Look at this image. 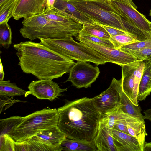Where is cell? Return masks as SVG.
<instances>
[{
    "mask_svg": "<svg viewBox=\"0 0 151 151\" xmlns=\"http://www.w3.org/2000/svg\"><path fill=\"white\" fill-rule=\"evenodd\" d=\"M53 6L70 14L82 25L86 23L99 24L79 10L68 0H56Z\"/></svg>",
    "mask_w": 151,
    "mask_h": 151,
    "instance_id": "obj_19",
    "label": "cell"
},
{
    "mask_svg": "<svg viewBox=\"0 0 151 151\" xmlns=\"http://www.w3.org/2000/svg\"><path fill=\"white\" fill-rule=\"evenodd\" d=\"M110 9L143 31L151 34V22L138 11L132 0H106Z\"/></svg>",
    "mask_w": 151,
    "mask_h": 151,
    "instance_id": "obj_7",
    "label": "cell"
},
{
    "mask_svg": "<svg viewBox=\"0 0 151 151\" xmlns=\"http://www.w3.org/2000/svg\"><path fill=\"white\" fill-rule=\"evenodd\" d=\"M77 40L97 52L107 59L108 62L121 67L137 60L131 54L119 49L102 45L86 40Z\"/></svg>",
    "mask_w": 151,
    "mask_h": 151,
    "instance_id": "obj_12",
    "label": "cell"
},
{
    "mask_svg": "<svg viewBox=\"0 0 151 151\" xmlns=\"http://www.w3.org/2000/svg\"><path fill=\"white\" fill-rule=\"evenodd\" d=\"M143 151H151V142H145L143 148Z\"/></svg>",
    "mask_w": 151,
    "mask_h": 151,
    "instance_id": "obj_38",
    "label": "cell"
},
{
    "mask_svg": "<svg viewBox=\"0 0 151 151\" xmlns=\"http://www.w3.org/2000/svg\"><path fill=\"white\" fill-rule=\"evenodd\" d=\"M0 61V81H3L4 80L5 73H4L3 67L1 58Z\"/></svg>",
    "mask_w": 151,
    "mask_h": 151,
    "instance_id": "obj_37",
    "label": "cell"
},
{
    "mask_svg": "<svg viewBox=\"0 0 151 151\" xmlns=\"http://www.w3.org/2000/svg\"><path fill=\"white\" fill-rule=\"evenodd\" d=\"M66 138L58 126L43 130L26 142L29 151H61V144Z\"/></svg>",
    "mask_w": 151,
    "mask_h": 151,
    "instance_id": "obj_9",
    "label": "cell"
},
{
    "mask_svg": "<svg viewBox=\"0 0 151 151\" xmlns=\"http://www.w3.org/2000/svg\"><path fill=\"white\" fill-rule=\"evenodd\" d=\"M58 109L45 108L23 117L20 123L9 134L15 142L27 141L37 133L58 126Z\"/></svg>",
    "mask_w": 151,
    "mask_h": 151,
    "instance_id": "obj_5",
    "label": "cell"
},
{
    "mask_svg": "<svg viewBox=\"0 0 151 151\" xmlns=\"http://www.w3.org/2000/svg\"><path fill=\"white\" fill-rule=\"evenodd\" d=\"M109 40L115 48L118 49L123 46L139 41L134 37L128 34L120 35L111 37Z\"/></svg>",
    "mask_w": 151,
    "mask_h": 151,
    "instance_id": "obj_29",
    "label": "cell"
},
{
    "mask_svg": "<svg viewBox=\"0 0 151 151\" xmlns=\"http://www.w3.org/2000/svg\"><path fill=\"white\" fill-rule=\"evenodd\" d=\"M129 121H136L129 120H122L118 121L115 123L113 128L129 134L127 127V123Z\"/></svg>",
    "mask_w": 151,
    "mask_h": 151,
    "instance_id": "obj_34",
    "label": "cell"
},
{
    "mask_svg": "<svg viewBox=\"0 0 151 151\" xmlns=\"http://www.w3.org/2000/svg\"><path fill=\"white\" fill-rule=\"evenodd\" d=\"M145 62L143 73L140 82L137 95V100H145L151 92V60Z\"/></svg>",
    "mask_w": 151,
    "mask_h": 151,
    "instance_id": "obj_20",
    "label": "cell"
},
{
    "mask_svg": "<svg viewBox=\"0 0 151 151\" xmlns=\"http://www.w3.org/2000/svg\"><path fill=\"white\" fill-rule=\"evenodd\" d=\"M47 0H17L13 13L16 20L42 14L47 7Z\"/></svg>",
    "mask_w": 151,
    "mask_h": 151,
    "instance_id": "obj_15",
    "label": "cell"
},
{
    "mask_svg": "<svg viewBox=\"0 0 151 151\" xmlns=\"http://www.w3.org/2000/svg\"><path fill=\"white\" fill-rule=\"evenodd\" d=\"M144 65L143 60H137L122 66L123 91L136 106L139 105L137 100L139 86Z\"/></svg>",
    "mask_w": 151,
    "mask_h": 151,
    "instance_id": "obj_8",
    "label": "cell"
},
{
    "mask_svg": "<svg viewBox=\"0 0 151 151\" xmlns=\"http://www.w3.org/2000/svg\"><path fill=\"white\" fill-rule=\"evenodd\" d=\"M82 0V1H91L95 2H103L106 0Z\"/></svg>",
    "mask_w": 151,
    "mask_h": 151,
    "instance_id": "obj_39",
    "label": "cell"
},
{
    "mask_svg": "<svg viewBox=\"0 0 151 151\" xmlns=\"http://www.w3.org/2000/svg\"><path fill=\"white\" fill-rule=\"evenodd\" d=\"M122 78L118 80L113 78L107 89L93 98L96 108L102 115L122 105Z\"/></svg>",
    "mask_w": 151,
    "mask_h": 151,
    "instance_id": "obj_10",
    "label": "cell"
},
{
    "mask_svg": "<svg viewBox=\"0 0 151 151\" xmlns=\"http://www.w3.org/2000/svg\"><path fill=\"white\" fill-rule=\"evenodd\" d=\"M3 0H0V2H2V1Z\"/></svg>",
    "mask_w": 151,
    "mask_h": 151,
    "instance_id": "obj_41",
    "label": "cell"
},
{
    "mask_svg": "<svg viewBox=\"0 0 151 151\" xmlns=\"http://www.w3.org/2000/svg\"><path fill=\"white\" fill-rule=\"evenodd\" d=\"M42 14L47 19L56 23L76 36L82 28V25L72 16L54 6L46 7Z\"/></svg>",
    "mask_w": 151,
    "mask_h": 151,
    "instance_id": "obj_14",
    "label": "cell"
},
{
    "mask_svg": "<svg viewBox=\"0 0 151 151\" xmlns=\"http://www.w3.org/2000/svg\"><path fill=\"white\" fill-rule=\"evenodd\" d=\"M78 34L86 35L109 39L111 36L101 25L98 24L84 23Z\"/></svg>",
    "mask_w": 151,
    "mask_h": 151,
    "instance_id": "obj_24",
    "label": "cell"
},
{
    "mask_svg": "<svg viewBox=\"0 0 151 151\" xmlns=\"http://www.w3.org/2000/svg\"><path fill=\"white\" fill-rule=\"evenodd\" d=\"M126 52L131 54L137 60L144 61L151 58V48H143Z\"/></svg>",
    "mask_w": 151,
    "mask_h": 151,
    "instance_id": "obj_33",
    "label": "cell"
},
{
    "mask_svg": "<svg viewBox=\"0 0 151 151\" xmlns=\"http://www.w3.org/2000/svg\"><path fill=\"white\" fill-rule=\"evenodd\" d=\"M149 15L151 16V9L150 11Z\"/></svg>",
    "mask_w": 151,
    "mask_h": 151,
    "instance_id": "obj_40",
    "label": "cell"
},
{
    "mask_svg": "<svg viewBox=\"0 0 151 151\" xmlns=\"http://www.w3.org/2000/svg\"><path fill=\"white\" fill-rule=\"evenodd\" d=\"M101 25L107 32L111 37L122 34L129 35L124 32L116 28L107 26Z\"/></svg>",
    "mask_w": 151,
    "mask_h": 151,
    "instance_id": "obj_35",
    "label": "cell"
},
{
    "mask_svg": "<svg viewBox=\"0 0 151 151\" xmlns=\"http://www.w3.org/2000/svg\"><path fill=\"white\" fill-rule=\"evenodd\" d=\"M17 0H4L0 2V24L8 22L13 13Z\"/></svg>",
    "mask_w": 151,
    "mask_h": 151,
    "instance_id": "obj_26",
    "label": "cell"
},
{
    "mask_svg": "<svg viewBox=\"0 0 151 151\" xmlns=\"http://www.w3.org/2000/svg\"><path fill=\"white\" fill-rule=\"evenodd\" d=\"M121 106L102 114L99 122L98 129L105 127L112 129L115 123L120 120L139 121L124 113L121 109Z\"/></svg>",
    "mask_w": 151,
    "mask_h": 151,
    "instance_id": "obj_18",
    "label": "cell"
},
{
    "mask_svg": "<svg viewBox=\"0 0 151 151\" xmlns=\"http://www.w3.org/2000/svg\"><path fill=\"white\" fill-rule=\"evenodd\" d=\"M151 48V39L137 42L123 46L119 49L127 52L131 51L137 50L140 49Z\"/></svg>",
    "mask_w": 151,
    "mask_h": 151,
    "instance_id": "obj_32",
    "label": "cell"
},
{
    "mask_svg": "<svg viewBox=\"0 0 151 151\" xmlns=\"http://www.w3.org/2000/svg\"><path fill=\"white\" fill-rule=\"evenodd\" d=\"M28 88L30 94L41 99L52 101L61 93L67 90V88H62L52 79H39L32 81Z\"/></svg>",
    "mask_w": 151,
    "mask_h": 151,
    "instance_id": "obj_13",
    "label": "cell"
},
{
    "mask_svg": "<svg viewBox=\"0 0 151 151\" xmlns=\"http://www.w3.org/2000/svg\"><path fill=\"white\" fill-rule=\"evenodd\" d=\"M0 151H15V142L9 134L0 135Z\"/></svg>",
    "mask_w": 151,
    "mask_h": 151,
    "instance_id": "obj_31",
    "label": "cell"
},
{
    "mask_svg": "<svg viewBox=\"0 0 151 151\" xmlns=\"http://www.w3.org/2000/svg\"><path fill=\"white\" fill-rule=\"evenodd\" d=\"M77 9L101 25L122 31L138 39L142 31L128 20L111 10L106 1L103 2L68 0Z\"/></svg>",
    "mask_w": 151,
    "mask_h": 151,
    "instance_id": "obj_3",
    "label": "cell"
},
{
    "mask_svg": "<svg viewBox=\"0 0 151 151\" xmlns=\"http://www.w3.org/2000/svg\"><path fill=\"white\" fill-rule=\"evenodd\" d=\"M112 129L106 127L98 129L93 140L97 151H117L114 143Z\"/></svg>",
    "mask_w": 151,
    "mask_h": 151,
    "instance_id": "obj_17",
    "label": "cell"
},
{
    "mask_svg": "<svg viewBox=\"0 0 151 151\" xmlns=\"http://www.w3.org/2000/svg\"><path fill=\"white\" fill-rule=\"evenodd\" d=\"M76 40L81 39L87 40L106 47L115 48L109 39H104L92 36L78 34L75 36Z\"/></svg>",
    "mask_w": 151,
    "mask_h": 151,
    "instance_id": "obj_30",
    "label": "cell"
},
{
    "mask_svg": "<svg viewBox=\"0 0 151 151\" xmlns=\"http://www.w3.org/2000/svg\"><path fill=\"white\" fill-rule=\"evenodd\" d=\"M121 103L122 105L121 109L124 113L137 120L145 121L144 116L141 113L139 105L136 106L133 104L123 91L121 96Z\"/></svg>",
    "mask_w": 151,
    "mask_h": 151,
    "instance_id": "obj_23",
    "label": "cell"
},
{
    "mask_svg": "<svg viewBox=\"0 0 151 151\" xmlns=\"http://www.w3.org/2000/svg\"><path fill=\"white\" fill-rule=\"evenodd\" d=\"M143 113L145 114V119L151 121V108L144 110Z\"/></svg>",
    "mask_w": 151,
    "mask_h": 151,
    "instance_id": "obj_36",
    "label": "cell"
},
{
    "mask_svg": "<svg viewBox=\"0 0 151 151\" xmlns=\"http://www.w3.org/2000/svg\"><path fill=\"white\" fill-rule=\"evenodd\" d=\"M30 94L27 91L18 87L15 83H11L10 80L0 81V95L14 96L24 95L26 97Z\"/></svg>",
    "mask_w": 151,
    "mask_h": 151,
    "instance_id": "obj_25",
    "label": "cell"
},
{
    "mask_svg": "<svg viewBox=\"0 0 151 151\" xmlns=\"http://www.w3.org/2000/svg\"><path fill=\"white\" fill-rule=\"evenodd\" d=\"M147 60H151V58H149V59H148Z\"/></svg>",
    "mask_w": 151,
    "mask_h": 151,
    "instance_id": "obj_42",
    "label": "cell"
},
{
    "mask_svg": "<svg viewBox=\"0 0 151 151\" xmlns=\"http://www.w3.org/2000/svg\"><path fill=\"white\" fill-rule=\"evenodd\" d=\"M12 32L8 22L0 24V44L4 48L8 49L12 43Z\"/></svg>",
    "mask_w": 151,
    "mask_h": 151,
    "instance_id": "obj_28",
    "label": "cell"
},
{
    "mask_svg": "<svg viewBox=\"0 0 151 151\" xmlns=\"http://www.w3.org/2000/svg\"><path fill=\"white\" fill-rule=\"evenodd\" d=\"M62 151H97L93 141L65 138L61 144Z\"/></svg>",
    "mask_w": 151,
    "mask_h": 151,
    "instance_id": "obj_21",
    "label": "cell"
},
{
    "mask_svg": "<svg viewBox=\"0 0 151 151\" xmlns=\"http://www.w3.org/2000/svg\"><path fill=\"white\" fill-rule=\"evenodd\" d=\"M40 42L57 53L70 60L103 65L108 60L89 47L75 41L72 36L59 39L42 38Z\"/></svg>",
    "mask_w": 151,
    "mask_h": 151,
    "instance_id": "obj_4",
    "label": "cell"
},
{
    "mask_svg": "<svg viewBox=\"0 0 151 151\" xmlns=\"http://www.w3.org/2000/svg\"><path fill=\"white\" fill-rule=\"evenodd\" d=\"M57 109L58 127L67 138L93 140L102 115L96 108L93 98L68 101Z\"/></svg>",
    "mask_w": 151,
    "mask_h": 151,
    "instance_id": "obj_2",
    "label": "cell"
},
{
    "mask_svg": "<svg viewBox=\"0 0 151 151\" xmlns=\"http://www.w3.org/2000/svg\"><path fill=\"white\" fill-rule=\"evenodd\" d=\"M87 62L77 61L71 68L68 78L73 85L80 89L90 87L96 80L100 71L97 66H93Z\"/></svg>",
    "mask_w": 151,
    "mask_h": 151,
    "instance_id": "obj_11",
    "label": "cell"
},
{
    "mask_svg": "<svg viewBox=\"0 0 151 151\" xmlns=\"http://www.w3.org/2000/svg\"><path fill=\"white\" fill-rule=\"evenodd\" d=\"M19 31L22 37L31 40L42 38L59 39L75 35L41 14L24 19Z\"/></svg>",
    "mask_w": 151,
    "mask_h": 151,
    "instance_id": "obj_6",
    "label": "cell"
},
{
    "mask_svg": "<svg viewBox=\"0 0 151 151\" xmlns=\"http://www.w3.org/2000/svg\"><path fill=\"white\" fill-rule=\"evenodd\" d=\"M129 134L136 139L143 148L145 142V137L147 135L145 121H129L127 123Z\"/></svg>",
    "mask_w": 151,
    "mask_h": 151,
    "instance_id": "obj_22",
    "label": "cell"
},
{
    "mask_svg": "<svg viewBox=\"0 0 151 151\" xmlns=\"http://www.w3.org/2000/svg\"><path fill=\"white\" fill-rule=\"evenodd\" d=\"M23 72L39 79L53 80L69 71L75 63L39 43L26 41L14 45Z\"/></svg>",
    "mask_w": 151,
    "mask_h": 151,
    "instance_id": "obj_1",
    "label": "cell"
},
{
    "mask_svg": "<svg viewBox=\"0 0 151 151\" xmlns=\"http://www.w3.org/2000/svg\"><path fill=\"white\" fill-rule=\"evenodd\" d=\"M23 117L11 116L0 120V135L9 134L22 122Z\"/></svg>",
    "mask_w": 151,
    "mask_h": 151,
    "instance_id": "obj_27",
    "label": "cell"
},
{
    "mask_svg": "<svg viewBox=\"0 0 151 151\" xmlns=\"http://www.w3.org/2000/svg\"><path fill=\"white\" fill-rule=\"evenodd\" d=\"M114 145L117 151H143L137 139L130 134L112 129Z\"/></svg>",
    "mask_w": 151,
    "mask_h": 151,
    "instance_id": "obj_16",
    "label": "cell"
}]
</instances>
